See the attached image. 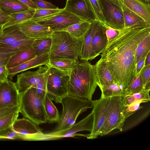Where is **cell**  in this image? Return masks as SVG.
I'll return each instance as SVG.
<instances>
[{
	"label": "cell",
	"mask_w": 150,
	"mask_h": 150,
	"mask_svg": "<svg viewBox=\"0 0 150 150\" xmlns=\"http://www.w3.org/2000/svg\"><path fill=\"white\" fill-rule=\"evenodd\" d=\"M150 34V25L125 28L101 53L100 59L105 63L114 81L125 89L136 76L137 47Z\"/></svg>",
	"instance_id": "cell-1"
},
{
	"label": "cell",
	"mask_w": 150,
	"mask_h": 150,
	"mask_svg": "<svg viewBox=\"0 0 150 150\" xmlns=\"http://www.w3.org/2000/svg\"><path fill=\"white\" fill-rule=\"evenodd\" d=\"M97 82L94 65L87 61L79 62L71 70L68 95L92 100L98 86Z\"/></svg>",
	"instance_id": "cell-2"
},
{
	"label": "cell",
	"mask_w": 150,
	"mask_h": 150,
	"mask_svg": "<svg viewBox=\"0 0 150 150\" xmlns=\"http://www.w3.org/2000/svg\"><path fill=\"white\" fill-rule=\"evenodd\" d=\"M49 60L65 58L79 60L84 39L78 38L64 31H53Z\"/></svg>",
	"instance_id": "cell-3"
},
{
	"label": "cell",
	"mask_w": 150,
	"mask_h": 150,
	"mask_svg": "<svg viewBox=\"0 0 150 150\" xmlns=\"http://www.w3.org/2000/svg\"><path fill=\"white\" fill-rule=\"evenodd\" d=\"M19 110L24 117L38 125L47 121L43 102L38 95L36 88L31 87L20 92Z\"/></svg>",
	"instance_id": "cell-4"
},
{
	"label": "cell",
	"mask_w": 150,
	"mask_h": 150,
	"mask_svg": "<svg viewBox=\"0 0 150 150\" xmlns=\"http://www.w3.org/2000/svg\"><path fill=\"white\" fill-rule=\"evenodd\" d=\"M60 103L62 105V110L58 125L54 131L71 127L80 114L93 107L92 100H86L69 95L62 98Z\"/></svg>",
	"instance_id": "cell-5"
},
{
	"label": "cell",
	"mask_w": 150,
	"mask_h": 150,
	"mask_svg": "<svg viewBox=\"0 0 150 150\" xmlns=\"http://www.w3.org/2000/svg\"><path fill=\"white\" fill-rule=\"evenodd\" d=\"M47 66L45 73L47 92L52 100L60 103L62 98L68 95V84L71 70H63Z\"/></svg>",
	"instance_id": "cell-6"
},
{
	"label": "cell",
	"mask_w": 150,
	"mask_h": 150,
	"mask_svg": "<svg viewBox=\"0 0 150 150\" xmlns=\"http://www.w3.org/2000/svg\"><path fill=\"white\" fill-rule=\"evenodd\" d=\"M93 123L92 111L87 116L71 127L67 129L53 131L48 133L42 132L30 136L28 141H50L58 140L66 137H75L77 136L87 137V135L78 134L77 132L84 131H91Z\"/></svg>",
	"instance_id": "cell-7"
},
{
	"label": "cell",
	"mask_w": 150,
	"mask_h": 150,
	"mask_svg": "<svg viewBox=\"0 0 150 150\" xmlns=\"http://www.w3.org/2000/svg\"><path fill=\"white\" fill-rule=\"evenodd\" d=\"M123 105V96L110 98L105 120L100 130L99 136H104L116 129L120 131H122L125 120L122 113Z\"/></svg>",
	"instance_id": "cell-8"
},
{
	"label": "cell",
	"mask_w": 150,
	"mask_h": 150,
	"mask_svg": "<svg viewBox=\"0 0 150 150\" xmlns=\"http://www.w3.org/2000/svg\"><path fill=\"white\" fill-rule=\"evenodd\" d=\"M53 31L62 30L82 20L64 8L61 11L50 16L36 19H31Z\"/></svg>",
	"instance_id": "cell-9"
},
{
	"label": "cell",
	"mask_w": 150,
	"mask_h": 150,
	"mask_svg": "<svg viewBox=\"0 0 150 150\" xmlns=\"http://www.w3.org/2000/svg\"><path fill=\"white\" fill-rule=\"evenodd\" d=\"M110 98H100L92 100V112L93 115V128L90 133L87 134L86 138L94 139L99 136L100 130L105 122L109 105Z\"/></svg>",
	"instance_id": "cell-10"
},
{
	"label": "cell",
	"mask_w": 150,
	"mask_h": 150,
	"mask_svg": "<svg viewBox=\"0 0 150 150\" xmlns=\"http://www.w3.org/2000/svg\"><path fill=\"white\" fill-rule=\"evenodd\" d=\"M105 23L109 26L116 29L125 28L124 19L121 8L109 2L99 0Z\"/></svg>",
	"instance_id": "cell-11"
},
{
	"label": "cell",
	"mask_w": 150,
	"mask_h": 150,
	"mask_svg": "<svg viewBox=\"0 0 150 150\" xmlns=\"http://www.w3.org/2000/svg\"><path fill=\"white\" fill-rule=\"evenodd\" d=\"M20 92L16 83L8 79L0 85V108L19 106Z\"/></svg>",
	"instance_id": "cell-12"
},
{
	"label": "cell",
	"mask_w": 150,
	"mask_h": 150,
	"mask_svg": "<svg viewBox=\"0 0 150 150\" xmlns=\"http://www.w3.org/2000/svg\"><path fill=\"white\" fill-rule=\"evenodd\" d=\"M21 31L27 37L33 40L50 37L53 31L30 19L17 24Z\"/></svg>",
	"instance_id": "cell-13"
},
{
	"label": "cell",
	"mask_w": 150,
	"mask_h": 150,
	"mask_svg": "<svg viewBox=\"0 0 150 150\" xmlns=\"http://www.w3.org/2000/svg\"><path fill=\"white\" fill-rule=\"evenodd\" d=\"M47 68V66H40L36 71H27L18 75L16 84L19 91H23L31 87L36 88L44 77Z\"/></svg>",
	"instance_id": "cell-14"
},
{
	"label": "cell",
	"mask_w": 150,
	"mask_h": 150,
	"mask_svg": "<svg viewBox=\"0 0 150 150\" xmlns=\"http://www.w3.org/2000/svg\"><path fill=\"white\" fill-rule=\"evenodd\" d=\"M64 8L83 21L91 23L97 20L93 13L87 7L84 0H67Z\"/></svg>",
	"instance_id": "cell-15"
},
{
	"label": "cell",
	"mask_w": 150,
	"mask_h": 150,
	"mask_svg": "<svg viewBox=\"0 0 150 150\" xmlns=\"http://www.w3.org/2000/svg\"><path fill=\"white\" fill-rule=\"evenodd\" d=\"M100 22L97 20L91 23L83 40L79 58L83 61L91 60L96 56L92 48V42L93 36L98 28Z\"/></svg>",
	"instance_id": "cell-16"
},
{
	"label": "cell",
	"mask_w": 150,
	"mask_h": 150,
	"mask_svg": "<svg viewBox=\"0 0 150 150\" xmlns=\"http://www.w3.org/2000/svg\"><path fill=\"white\" fill-rule=\"evenodd\" d=\"M11 127L15 132L22 135L25 140H27L32 135L42 132L38 125L25 117L16 119Z\"/></svg>",
	"instance_id": "cell-17"
},
{
	"label": "cell",
	"mask_w": 150,
	"mask_h": 150,
	"mask_svg": "<svg viewBox=\"0 0 150 150\" xmlns=\"http://www.w3.org/2000/svg\"><path fill=\"white\" fill-rule=\"evenodd\" d=\"M49 61V53L36 56L33 59L14 67L8 69V77L11 80L17 74L40 66H47Z\"/></svg>",
	"instance_id": "cell-18"
},
{
	"label": "cell",
	"mask_w": 150,
	"mask_h": 150,
	"mask_svg": "<svg viewBox=\"0 0 150 150\" xmlns=\"http://www.w3.org/2000/svg\"><path fill=\"white\" fill-rule=\"evenodd\" d=\"M125 7L136 13L150 24V4L142 0H121Z\"/></svg>",
	"instance_id": "cell-19"
},
{
	"label": "cell",
	"mask_w": 150,
	"mask_h": 150,
	"mask_svg": "<svg viewBox=\"0 0 150 150\" xmlns=\"http://www.w3.org/2000/svg\"><path fill=\"white\" fill-rule=\"evenodd\" d=\"M30 38L20 30L17 24L3 30L0 35V44H7Z\"/></svg>",
	"instance_id": "cell-20"
},
{
	"label": "cell",
	"mask_w": 150,
	"mask_h": 150,
	"mask_svg": "<svg viewBox=\"0 0 150 150\" xmlns=\"http://www.w3.org/2000/svg\"><path fill=\"white\" fill-rule=\"evenodd\" d=\"M105 27L100 22L99 26L93 38L92 48L96 57L99 55L108 44Z\"/></svg>",
	"instance_id": "cell-21"
},
{
	"label": "cell",
	"mask_w": 150,
	"mask_h": 150,
	"mask_svg": "<svg viewBox=\"0 0 150 150\" xmlns=\"http://www.w3.org/2000/svg\"><path fill=\"white\" fill-rule=\"evenodd\" d=\"M94 66L97 79V86H107L114 82L110 72L103 60L100 59Z\"/></svg>",
	"instance_id": "cell-22"
},
{
	"label": "cell",
	"mask_w": 150,
	"mask_h": 150,
	"mask_svg": "<svg viewBox=\"0 0 150 150\" xmlns=\"http://www.w3.org/2000/svg\"><path fill=\"white\" fill-rule=\"evenodd\" d=\"M34 50L31 46L11 56L6 65L9 69L30 60L36 57Z\"/></svg>",
	"instance_id": "cell-23"
},
{
	"label": "cell",
	"mask_w": 150,
	"mask_h": 150,
	"mask_svg": "<svg viewBox=\"0 0 150 150\" xmlns=\"http://www.w3.org/2000/svg\"><path fill=\"white\" fill-rule=\"evenodd\" d=\"M34 40L28 38L7 44H0V53H17L31 46Z\"/></svg>",
	"instance_id": "cell-24"
},
{
	"label": "cell",
	"mask_w": 150,
	"mask_h": 150,
	"mask_svg": "<svg viewBox=\"0 0 150 150\" xmlns=\"http://www.w3.org/2000/svg\"><path fill=\"white\" fill-rule=\"evenodd\" d=\"M121 8L124 19L125 28L135 25H150L141 16L125 7L122 3Z\"/></svg>",
	"instance_id": "cell-25"
},
{
	"label": "cell",
	"mask_w": 150,
	"mask_h": 150,
	"mask_svg": "<svg viewBox=\"0 0 150 150\" xmlns=\"http://www.w3.org/2000/svg\"><path fill=\"white\" fill-rule=\"evenodd\" d=\"M0 8L9 15L32 9L18 0H0Z\"/></svg>",
	"instance_id": "cell-26"
},
{
	"label": "cell",
	"mask_w": 150,
	"mask_h": 150,
	"mask_svg": "<svg viewBox=\"0 0 150 150\" xmlns=\"http://www.w3.org/2000/svg\"><path fill=\"white\" fill-rule=\"evenodd\" d=\"M91 23L87 21L81 20L60 31L67 32L77 38H84Z\"/></svg>",
	"instance_id": "cell-27"
},
{
	"label": "cell",
	"mask_w": 150,
	"mask_h": 150,
	"mask_svg": "<svg viewBox=\"0 0 150 150\" xmlns=\"http://www.w3.org/2000/svg\"><path fill=\"white\" fill-rule=\"evenodd\" d=\"M43 104L47 121L50 123L58 122L60 115L47 93L44 100Z\"/></svg>",
	"instance_id": "cell-28"
},
{
	"label": "cell",
	"mask_w": 150,
	"mask_h": 150,
	"mask_svg": "<svg viewBox=\"0 0 150 150\" xmlns=\"http://www.w3.org/2000/svg\"><path fill=\"white\" fill-rule=\"evenodd\" d=\"M101 92L100 98L105 99L116 96H123L125 89L121 85L115 81L112 84L106 86L98 85Z\"/></svg>",
	"instance_id": "cell-29"
},
{
	"label": "cell",
	"mask_w": 150,
	"mask_h": 150,
	"mask_svg": "<svg viewBox=\"0 0 150 150\" xmlns=\"http://www.w3.org/2000/svg\"><path fill=\"white\" fill-rule=\"evenodd\" d=\"M35 9L18 12L10 14L11 19L3 27V30L11 26L18 24L23 22L31 19L33 16Z\"/></svg>",
	"instance_id": "cell-30"
},
{
	"label": "cell",
	"mask_w": 150,
	"mask_h": 150,
	"mask_svg": "<svg viewBox=\"0 0 150 150\" xmlns=\"http://www.w3.org/2000/svg\"><path fill=\"white\" fill-rule=\"evenodd\" d=\"M52 45L50 38L34 40L32 46L34 50L36 56L49 53Z\"/></svg>",
	"instance_id": "cell-31"
},
{
	"label": "cell",
	"mask_w": 150,
	"mask_h": 150,
	"mask_svg": "<svg viewBox=\"0 0 150 150\" xmlns=\"http://www.w3.org/2000/svg\"><path fill=\"white\" fill-rule=\"evenodd\" d=\"M79 62V60L65 58L49 60L47 66L63 70H71Z\"/></svg>",
	"instance_id": "cell-32"
},
{
	"label": "cell",
	"mask_w": 150,
	"mask_h": 150,
	"mask_svg": "<svg viewBox=\"0 0 150 150\" xmlns=\"http://www.w3.org/2000/svg\"><path fill=\"white\" fill-rule=\"evenodd\" d=\"M150 89H144L142 91L123 96V104L127 105L137 101H142L146 103L150 101L149 93Z\"/></svg>",
	"instance_id": "cell-33"
},
{
	"label": "cell",
	"mask_w": 150,
	"mask_h": 150,
	"mask_svg": "<svg viewBox=\"0 0 150 150\" xmlns=\"http://www.w3.org/2000/svg\"><path fill=\"white\" fill-rule=\"evenodd\" d=\"M88 9L94 15L96 20L101 23H105L99 1L98 0H84Z\"/></svg>",
	"instance_id": "cell-34"
},
{
	"label": "cell",
	"mask_w": 150,
	"mask_h": 150,
	"mask_svg": "<svg viewBox=\"0 0 150 150\" xmlns=\"http://www.w3.org/2000/svg\"><path fill=\"white\" fill-rule=\"evenodd\" d=\"M144 89L140 73L134 78L129 86L124 89L123 96L139 92Z\"/></svg>",
	"instance_id": "cell-35"
},
{
	"label": "cell",
	"mask_w": 150,
	"mask_h": 150,
	"mask_svg": "<svg viewBox=\"0 0 150 150\" xmlns=\"http://www.w3.org/2000/svg\"><path fill=\"white\" fill-rule=\"evenodd\" d=\"M150 52V34H149L138 45L136 53L137 63L143 58L146 57Z\"/></svg>",
	"instance_id": "cell-36"
},
{
	"label": "cell",
	"mask_w": 150,
	"mask_h": 150,
	"mask_svg": "<svg viewBox=\"0 0 150 150\" xmlns=\"http://www.w3.org/2000/svg\"><path fill=\"white\" fill-rule=\"evenodd\" d=\"M19 110L13 111L0 118V132L11 127L19 115Z\"/></svg>",
	"instance_id": "cell-37"
},
{
	"label": "cell",
	"mask_w": 150,
	"mask_h": 150,
	"mask_svg": "<svg viewBox=\"0 0 150 150\" xmlns=\"http://www.w3.org/2000/svg\"><path fill=\"white\" fill-rule=\"evenodd\" d=\"M142 103H144V102L142 101H139L134 102L128 105H124L122 113L125 119L126 120L137 111L143 108V106L140 105V104Z\"/></svg>",
	"instance_id": "cell-38"
},
{
	"label": "cell",
	"mask_w": 150,
	"mask_h": 150,
	"mask_svg": "<svg viewBox=\"0 0 150 150\" xmlns=\"http://www.w3.org/2000/svg\"><path fill=\"white\" fill-rule=\"evenodd\" d=\"M11 139L24 140L23 136L14 131L10 127L0 132V139Z\"/></svg>",
	"instance_id": "cell-39"
},
{
	"label": "cell",
	"mask_w": 150,
	"mask_h": 150,
	"mask_svg": "<svg viewBox=\"0 0 150 150\" xmlns=\"http://www.w3.org/2000/svg\"><path fill=\"white\" fill-rule=\"evenodd\" d=\"M63 9L57 7L55 9H35V13L31 19H36L50 16L52 14L58 13Z\"/></svg>",
	"instance_id": "cell-40"
},
{
	"label": "cell",
	"mask_w": 150,
	"mask_h": 150,
	"mask_svg": "<svg viewBox=\"0 0 150 150\" xmlns=\"http://www.w3.org/2000/svg\"><path fill=\"white\" fill-rule=\"evenodd\" d=\"M45 73L42 79L37 84L36 87L37 93L43 102L47 93Z\"/></svg>",
	"instance_id": "cell-41"
},
{
	"label": "cell",
	"mask_w": 150,
	"mask_h": 150,
	"mask_svg": "<svg viewBox=\"0 0 150 150\" xmlns=\"http://www.w3.org/2000/svg\"><path fill=\"white\" fill-rule=\"evenodd\" d=\"M150 64L144 66L140 72V76L144 89L148 83L150 81Z\"/></svg>",
	"instance_id": "cell-42"
},
{
	"label": "cell",
	"mask_w": 150,
	"mask_h": 150,
	"mask_svg": "<svg viewBox=\"0 0 150 150\" xmlns=\"http://www.w3.org/2000/svg\"><path fill=\"white\" fill-rule=\"evenodd\" d=\"M100 23L105 28L106 35L108 43H109L118 35L120 30H117L109 26L105 23Z\"/></svg>",
	"instance_id": "cell-43"
},
{
	"label": "cell",
	"mask_w": 150,
	"mask_h": 150,
	"mask_svg": "<svg viewBox=\"0 0 150 150\" xmlns=\"http://www.w3.org/2000/svg\"><path fill=\"white\" fill-rule=\"evenodd\" d=\"M38 8L40 9H55L57 7L51 2L45 0H32Z\"/></svg>",
	"instance_id": "cell-44"
},
{
	"label": "cell",
	"mask_w": 150,
	"mask_h": 150,
	"mask_svg": "<svg viewBox=\"0 0 150 150\" xmlns=\"http://www.w3.org/2000/svg\"><path fill=\"white\" fill-rule=\"evenodd\" d=\"M8 69L6 65L0 66V83L4 82L8 79Z\"/></svg>",
	"instance_id": "cell-45"
},
{
	"label": "cell",
	"mask_w": 150,
	"mask_h": 150,
	"mask_svg": "<svg viewBox=\"0 0 150 150\" xmlns=\"http://www.w3.org/2000/svg\"><path fill=\"white\" fill-rule=\"evenodd\" d=\"M11 19L10 15L3 12L0 8V25L3 26Z\"/></svg>",
	"instance_id": "cell-46"
},
{
	"label": "cell",
	"mask_w": 150,
	"mask_h": 150,
	"mask_svg": "<svg viewBox=\"0 0 150 150\" xmlns=\"http://www.w3.org/2000/svg\"><path fill=\"white\" fill-rule=\"evenodd\" d=\"M18 110V106L0 108V118L13 111Z\"/></svg>",
	"instance_id": "cell-47"
},
{
	"label": "cell",
	"mask_w": 150,
	"mask_h": 150,
	"mask_svg": "<svg viewBox=\"0 0 150 150\" xmlns=\"http://www.w3.org/2000/svg\"><path fill=\"white\" fill-rule=\"evenodd\" d=\"M146 57L141 59L137 63L136 67V76L140 73L144 66Z\"/></svg>",
	"instance_id": "cell-48"
},
{
	"label": "cell",
	"mask_w": 150,
	"mask_h": 150,
	"mask_svg": "<svg viewBox=\"0 0 150 150\" xmlns=\"http://www.w3.org/2000/svg\"><path fill=\"white\" fill-rule=\"evenodd\" d=\"M20 2L27 5L32 9H36L38 8L32 0H18Z\"/></svg>",
	"instance_id": "cell-49"
},
{
	"label": "cell",
	"mask_w": 150,
	"mask_h": 150,
	"mask_svg": "<svg viewBox=\"0 0 150 150\" xmlns=\"http://www.w3.org/2000/svg\"><path fill=\"white\" fill-rule=\"evenodd\" d=\"M16 53L11 54H2L0 53V60L10 58L11 56Z\"/></svg>",
	"instance_id": "cell-50"
},
{
	"label": "cell",
	"mask_w": 150,
	"mask_h": 150,
	"mask_svg": "<svg viewBox=\"0 0 150 150\" xmlns=\"http://www.w3.org/2000/svg\"><path fill=\"white\" fill-rule=\"evenodd\" d=\"M112 3L118 7L121 8L122 2L121 0H103Z\"/></svg>",
	"instance_id": "cell-51"
},
{
	"label": "cell",
	"mask_w": 150,
	"mask_h": 150,
	"mask_svg": "<svg viewBox=\"0 0 150 150\" xmlns=\"http://www.w3.org/2000/svg\"><path fill=\"white\" fill-rule=\"evenodd\" d=\"M150 64V52H149L146 56L144 66Z\"/></svg>",
	"instance_id": "cell-52"
},
{
	"label": "cell",
	"mask_w": 150,
	"mask_h": 150,
	"mask_svg": "<svg viewBox=\"0 0 150 150\" xmlns=\"http://www.w3.org/2000/svg\"><path fill=\"white\" fill-rule=\"evenodd\" d=\"M9 58H7L4 59L0 60V66L3 65H6Z\"/></svg>",
	"instance_id": "cell-53"
},
{
	"label": "cell",
	"mask_w": 150,
	"mask_h": 150,
	"mask_svg": "<svg viewBox=\"0 0 150 150\" xmlns=\"http://www.w3.org/2000/svg\"><path fill=\"white\" fill-rule=\"evenodd\" d=\"M3 26L0 25V35L1 34L3 30Z\"/></svg>",
	"instance_id": "cell-54"
},
{
	"label": "cell",
	"mask_w": 150,
	"mask_h": 150,
	"mask_svg": "<svg viewBox=\"0 0 150 150\" xmlns=\"http://www.w3.org/2000/svg\"><path fill=\"white\" fill-rule=\"evenodd\" d=\"M145 3H147V4H149L148 1V0H142Z\"/></svg>",
	"instance_id": "cell-55"
},
{
	"label": "cell",
	"mask_w": 150,
	"mask_h": 150,
	"mask_svg": "<svg viewBox=\"0 0 150 150\" xmlns=\"http://www.w3.org/2000/svg\"><path fill=\"white\" fill-rule=\"evenodd\" d=\"M149 3L150 4V0H148Z\"/></svg>",
	"instance_id": "cell-56"
},
{
	"label": "cell",
	"mask_w": 150,
	"mask_h": 150,
	"mask_svg": "<svg viewBox=\"0 0 150 150\" xmlns=\"http://www.w3.org/2000/svg\"><path fill=\"white\" fill-rule=\"evenodd\" d=\"M1 83H0V84H1Z\"/></svg>",
	"instance_id": "cell-57"
}]
</instances>
